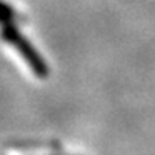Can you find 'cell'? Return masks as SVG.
I'll return each instance as SVG.
<instances>
[{"label":"cell","instance_id":"obj_2","mask_svg":"<svg viewBox=\"0 0 155 155\" xmlns=\"http://www.w3.org/2000/svg\"><path fill=\"white\" fill-rule=\"evenodd\" d=\"M12 18H13V10L10 8L5 2H2V0H0V23L7 25V23H10V21H12Z\"/></svg>","mask_w":155,"mask_h":155},{"label":"cell","instance_id":"obj_1","mask_svg":"<svg viewBox=\"0 0 155 155\" xmlns=\"http://www.w3.org/2000/svg\"><path fill=\"white\" fill-rule=\"evenodd\" d=\"M2 38L5 40L7 43H12V45L18 50V53H20L21 56H25V60L30 64V68L38 76L45 78L48 74V68H46L45 61H43V58L33 50V46L25 40V36L13 27L12 21L7 23V25H2Z\"/></svg>","mask_w":155,"mask_h":155}]
</instances>
